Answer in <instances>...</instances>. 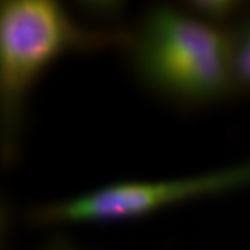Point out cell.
<instances>
[{
  "instance_id": "8992f818",
  "label": "cell",
  "mask_w": 250,
  "mask_h": 250,
  "mask_svg": "<svg viewBox=\"0 0 250 250\" xmlns=\"http://www.w3.org/2000/svg\"><path fill=\"white\" fill-rule=\"evenodd\" d=\"M54 250H73V249H68V247H57V249H54Z\"/></svg>"
},
{
  "instance_id": "277c9868",
  "label": "cell",
  "mask_w": 250,
  "mask_h": 250,
  "mask_svg": "<svg viewBox=\"0 0 250 250\" xmlns=\"http://www.w3.org/2000/svg\"><path fill=\"white\" fill-rule=\"evenodd\" d=\"M229 33L234 88L250 91V15Z\"/></svg>"
},
{
  "instance_id": "5b68a950",
  "label": "cell",
  "mask_w": 250,
  "mask_h": 250,
  "mask_svg": "<svg viewBox=\"0 0 250 250\" xmlns=\"http://www.w3.org/2000/svg\"><path fill=\"white\" fill-rule=\"evenodd\" d=\"M187 8L202 21L221 28L224 21H229L241 13L242 3L234 0H195L187 3Z\"/></svg>"
},
{
  "instance_id": "3957f363",
  "label": "cell",
  "mask_w": 250,
  "mask_h": 250,
  "mask_svg": "<svg viewBox=\"0 0 250 250\" xmlns=\"http://www.w3.org/2000/svg\"><path fill=\"white\" fill-rule=\"evenodd\" d=\"M250 187V161L192 177L119 182L80 197L34 209L39 224L116 223L138 219L159 209Z\"/></svg>"
},
{
  "instance_id": "7a4b0ae2",
  "label": "cell",
  "mask_w": 250,
  "mask_h": 250,
  "mask_svg": "<svg viewBox=\"0 0 250 250\" xmlns=\"http://www.w3.org/2000/svg\"><path fill=\"white\" fill-rule=\"evenodd\" d=\"M130 33L84 29L52 0H8L0 8V109L3 149L12 151L28 91L59 57L116 46Z\"/></svg>"
},
{
  "instance_id": "6da1fadb",
  "label": "cell",
  "mask_w": 250,
  "mask_h": 250,
  "mask_svg": "<svg viewBox=\"0 0 250 250\" xmlns=\"http://www.w3.org/2000/svg\"><path fill=\"white\" fill-rule=\"evenodd\" d=\"M142 82L164 98L203 104L234 88L231 33L172 7L149 10L127 44Z\"/></svg>"
}]
</instances>
